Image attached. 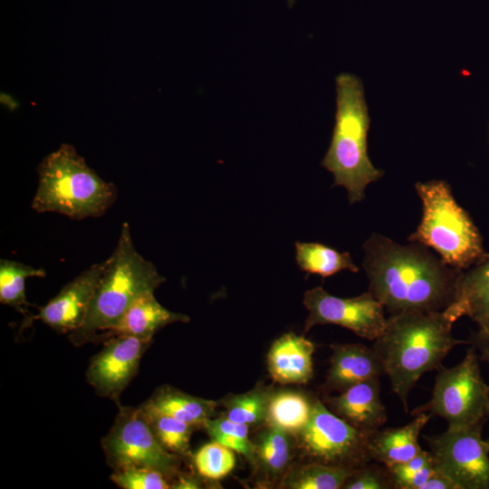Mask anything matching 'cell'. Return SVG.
Here are the masks:
<instances>
[{"mask_svg": "<svg viewBox=\"0 0 489 489\" xmlns=\"http://www.w3.org/2000/svg\"><path fill=\"white\" fill-rule=\"evenodd\" d=\"M369 291L390 315L443 312L453 302L463 271L417 242L401 244L379 234L363 244Z\"/></svg>", "mask_w": 489, "mask_h": 489, "instance_id": "1", "label": "cell"}, {"mask_svg": "<svg viewBox=\"0 0 489 489\" xmlns=\"http://www.w3.org/2000/svg\"><path fill=\"white\" fill-rule=\"evenodd\" d=\"M453 321L443 312H407L390 315L384 332L374 340L393 392L408 411L410 390L422 375L438 369L456 345Z\"/></svg>", "mask_w": 489, "mask_h": 489, "instance_id": "2", "label": "cell"}, {"mask_svg": "<svg viewBox=\"0 0 489 489\" xmlns=\"http://www.w3.org/2000/svg\"><path fill=\"white\" fill-rule=\"evenodd\" d=\"M335 123L321 166L334 177L333 187H343L349 202L365 198V188L384 172L368 154L370 118L361 80L350 72L336 76Z\"/></svg>", "mask_w": 489, "mask_h": 489, "instance_id": "3", "label": "cell"}, {"mask_svg": "<svg viewBox=\"0 0 489 489\" xmlns=\"http://www.w3.org/2000/svg\"><path fill=\"white\" fill-rule=\"evenodd\" d=\"M165 282L156 266L139 254L134 247L129 226L125 222L117 246L108 258L87 314L82 325L68 333L75 346L94 341L96 337L111 329L129 305L141 294L155 292Z\"/></svg>", "mask_w": 489, "mask_h": 489, "instance_id": "4", "label": "cell"}, {"mask_svg": "<svg viewBox=\"0 0 489 489\" xmlns=\"http://www.w3.org/2000/svg\"><path fill=\"white\" fill-rule=\"evenodd\" d=\"M38 173L32 207L39 213L54 212L72 219L98 217L116 199L114 185L89 168L70 144H62L46 156Z\"/></svg>", "mask_w": 489, "mask_h": 489, "instance_id": "5", "label": "cell"}, {"mask_svg": "<svg viewBox=\"0 0 489 489\" xmlns=\"http://www.w3.org/2000/svg\"><path fill=\"white\" fill-rule=\"evenodd\" d=\"M415 188L422 201L423 215L408 241L435 250L446 264L459 271L468 270L489 255L478 229L455 199L446 181L417 182Z\"/></svg>", "mask_w": 489, "mask_h": 489, "instance_id": "6", "label": "cell"}, {"mask_svg": "<svg viewBox=\"0 0 489 489\" xmlns=\"http://www.w3.org/2000/svg\"><path fill=\"white\" fill-rule=\"evenodd\" d=\"M421 412L444 418L448 427L484 423L489 415V386L482 378L475 347L466 350L457 365L440 369L431 399L413 414Z\"/></svg>", "mask_w": 489, "mask_h": 489, "instance_id": "7", "label": "cell"}, {"mask_svg": "<svg viewBox=\"0 0 489 489\" xmlns=\"http://www.w3.org/2000/svg\"><path fill=\"white\" fill-rule=\"evenodd\" d=\"M119 412L101 439L107 464L113 469L148 467L168 478L177 474V455L165 449L155 436L142 409L118 404Z\"/></svg>", "mask_w": 489, "mask_h": 489, "instance_id": "8", "label": "cell"}, {"mask_svg": "<svg viewBox=\"0 0 489 489\" xmlns=\"http://www.w3.org/2000/svg\"><path fill=\"white\" fill-rule=\"evenodd\" d=\"M298 435L302 450L316 463L356 469L371 460V434L353 427L320 400L312 403L311 417Z\"/></svg>", "mask_w": 489, "mask_h": 489, "instance_id": "9", "label": "cell"}, {"mask_svg": "<svg viewBox=\"0 0 489 489\" xmlns=\"http://www.w3.org/2000/svg\"><path fill=\"white\" fill-rule=\"evenodd\" d=\"M482 426L448 427L425 437L436 469L457 489H489V447L482 438Z\"/></svg>", "mask_w": 489, "mask_h": 489, "instance_id": "10", "label": "cell"}, {"mask_svg": "<svg viewBox=\"0 0 489 489\" xmlns=\"http://www.w3.org/2000/svg\"><path fill=\"white\" fill-rule=\"evenodd\" d=\"M302 302L309 312L305 332L315 325L334 324L374 341L387 326L385 308L369 291L356 297L340 298L321 287H314L305 292Z\"/></svg>", "mask_w": 489, "mask_h": 489, "instance_id": "11", "label": "cell"}, {"mask_svg": "<svg viewBox=\"0 0 489 489\" xmlns=\"http://www.w3.org/2000/svg\"><path fill=\"white\" fill-rule=\"evenodd\" d=\"M152 340L118 335L104 340L90 360L86 379L97 395L119 404L120 396L136 376Z\"/></svg>", "mask_w": 489, "mask_h": 489, "instance_id": "12", "label": "cell"}, {"mask_svg": "<svg viewBox=\"0 0 489 489\" xmlns=\"http://www.w3.org/2000/svg\"><path fill=\"white\" fill-rule=\"evenodd\" d=\"M108 264V258L91 265L64 285L59 293L32 317L60 333H70L85 319L96 286Z\"/></svg>", "mask_w": 489, "mask_h": 489, "instance_id": "13", "label": "cell"}, {"mask_svg": "<svg viewBox=\"0 0 489 489\" xmlns=\"http://www.w3.org/2000/svg\"><path fill=\"white\" fill-rule=\"evenodd\" d=\"M327 402L334 414L365 433L376 432L388 419L379 378L357 383Z\"/></svg>", "mask_w": 489, "mask_h": 489, "instance_id": "14", "label": "cell"}, {"mask_svg": "<svg viewBox=\"0 0 489 489\" xmlns=\"http://www.w3.org/2000/svg\"><path fill=\"white\" fill-rule=\"evenodd\" d=\"M326 387L344 391L348 388L384 373L380 360L374 350L360 343L331 346Z\"/></svg>", "mask_w": 489, "mask_h": 489, "instance_id": "15", "label": "cell"}, {"mask_svg": "<svg viewBox=\"0 0 489 489\" xmlns=\"http://www.w3.org/2000/svg\"><path fill=\"white\" fill-rule=\"evenodd\" d=\"M187 321L188 316L166 309L155 298L154 292H147L129 305L111 329L99 334L95 340H105L118 335L153 340V336L165 326Z\"/></svg>", "mask_w": 489, "mask_h": 489, "instance_id": "16", "label": "cell"}, {"mask_svg": "<svg viewBox=\"0 0 489 489\" xmlns=\"http://www.w3.org/2000/svg\"><path fill=\"white\" fill-rule=\"evenodd\" d=\"M314 344L303 336L286 333L278 338L268 352V369L272 378L283 384H302L313 374Z\"/></svg>", "mask_w": 489, "mask_h": 489, "instance_id": "17", "label": "cell"}, {"mask_svg": "<svg viewBox=\"0 0 489 489\" xmlns=\"http://www.w3.org/2000/svg\"><path fill=\"white\" fill-rule=\"evenodd\" d=\"M415 416L412 421L403 427L379 429L371 434L369 441L371 460L391 467L408 461L422 450L418 437L431 415L421 412Z\"/></svg>", "mask_w": 489, "mask_h": 489, "instance_id": "18", "label": "cell"}, {"mask_svg": "<svg viewBox=\"0 0 489 489\" xmlns=\"http://www.w3.org/2000/svg\"><path fill=\"white\" fill-rule=\"evenodd\" d=\"M443 312L453 322L462 316L475 321L489 317V255L474 268L463 271L454 302Z\"/></svg>", "mask_w": 489, "mask_h": 489, "instance_id": "19", "label": "cell"}, {"mask_svg": "<svg viewBox=\"0 0 489 489\" xmlns=\"http://www.w3.org/2000/svg\"><path fill=\"white\" fill-rule=\"evenodd\" d=\"M143 408L170 416L196 427L211 418L216 402L191 396L170 387H162L141 405Z\"/></svg>", "mask_w": 489, "mask_h": 489, "instance_id": "20", "label": "cell"}, {"mask_svg": "<svg viewBox=\"0 0 489 489\" xmlns=\"http://www.w3.org/2000/svg\"><path fill=\"white\" fill-rule=\"evenodd\" d=\"M312 403L297 391L273 393L269 400L265 421L287 433L299 434L311 417Z\"/></svg>", "mask_w": 489, "mask_h": 489, "instance_id": "21", "label": "cell"}, {"mask_svg": "<svg viewBox=\"0 0 489 489\" xmlns=\"http://www.w3.org/2000/svg\"><path fill=\"white\" fill-rule=\"evenodd\" d=\"M296 263L299 267L321 277L331 276L342 270L359 272L348 252H339L320 243L296 242Z\"/></svg>", "mask_w": 489, "mask_h": 489, "instance_id": "22", "label": "cell"}, {"mask_svg": "<svg viewBox=\"0 0 489 489\" xmlns=\"http://www.w3.org/2000/svg\"><path fill=\"white\" fill-rule=\"evenodd\" d=\"M354 470L314 462L288 473L283 486L292 489H339Z\"/></svg>", "mask_w": 489, "mask_h": 489, "instance_id": "23", "label": "cell"}, {"mask_svg": "<svg viewBox=\"0 0 489 489\" xmlns=\"http://www.w3.org/2000/svg\"><path fill=\"white\" fill-rule=\"evenodd\" d=\"M42 268H35L18 262L1 259L0 261V302L14 308L22 313L30 305L25 296V280L29 277H44Z\"/></svg>", "mask_w": 489, "mask_h": 489, "instance_id": "24", "label": "cell"}, {"mask_svg": "<svg viewBox=\"0 0 489 489\" xmlns=\"http://www.w3.org/2000/svg\"><path fill=\"white\" fill-rule=\"evenodd\" d=\"M144 416L162 446L174 455H185L189 451V440L196 427L170 416L159 414L141 406Z\"/></svg>", "mask_w": 489, "mask_h": 489, "instance_id": "25", "label": "cell"}, {"mask_svg": "<svg viewBox=\"0 0 489 489\" xmlns=\"http://www.w3.org/2000/svg\"><path fill=\"white\" fill-rule=\"evenodd\" d=\"M287 432L269 426L258 438L255 455L264 471L271 475L283 473L291 459V443Z\"/></svg>", "mask_w": 489, "mask_h": 489, "instance_id": "26", "label": "cell"}, {"mask_svg": "<svg viewBox=\"0 0 489 489\" xmlns=\"http://www.w3.org/2000/svg\"><path fill=\"white\" fill-rule=\"evenodd\" d=\"M271 393L255 388L226 399L225 417L236 423L254 425L266 419Z\"/></svg>", "mask_w": 489, "mask_h": 489, "instance_id": "27", "label": "cell"}, {"mask_svg": "<svg viewBox=\"0 0 489 489\" xmlns=\"http://www.w3.org/2000/svg\"><path fill=\"white\" fill-rule=\"evenodd\" d=\"M248 427L225 417L216 419L209 418L203 427L206 428L212 440L254 461L255 459V445L249 439Z\"/></svg>", "mask_w": 489, "mask_h": 489, "instance_id": "28", "label": "cell"}, {"mask_svg": "<svg viewBox=\"0 0 489 489\" xmlns=\"http://www.w3.org/2000/svg\"><path fill=\"white\" fill-rule=\"evenodd\" d=\"M193 459L198 474L210 480L224 478L235 465L234 451L214 440L201 446Z\"/></svg>", "mask_w": 489, "mask_h": 489, "instance_id": "29", "label": "cell"}, {"mask_svg": "<svg viewBox=\"0 0 489 489\" xmlns=\"http://www.w3.org/2000/svg\"><path fill=\"white\" fill-rule=\"evenodd\" d=\"M110 479L123 489H168L171 484L161 472L148 467L114 470Z\"/></svg>", "mask_w": 489, "mask_h": 489, "instance_id": "30", "label": "cell"}, {"mask_svg": "<svg viewBox=\"0 0 489 489\" xmlns=\"http://www.w3.org/2000/svg\"><path fill=\"white\" fill-rule=\"evenodd\" d=\"M344 489H388L394 488L391 476L384 465H369L356 468L342 485Z\"/></svg>", "mask_w": 489, "mask_h": 489, "instance_id": "31", "label": "cell"}, {"mask_svg": "<svg viewBox=\"0 0 489 489\" xmlns=\"http://www.w3.org/2000/svg\"><path fill=\"white\" fill-rule=\"evenodd\" d=\"M432 460L433 456L431 453L422 449L417 455L408 461L391 467H387L391 476L394 488L403 489L405 484L411 476Z\"/></svg>", "mask_w": 489, "mask_h": 489, "instance_id": "32", "label": "cell"}, {"mask_svg": "<svg viewBox=\"0 0 489 489\" xmlns=\"http://www.w3.org/2000/svg\"><path fill=\"white\" fill-rule=\"evenodd\" d=\"M436 466L434 459L416 472L405 484L403 489H421V486L435 472Z\"/></svg>", "mask_w": 489, "mask_h": 489, "instance_id": "33", "label": "cell"}, {"mask_svg": "<svg viewBox=\"0 0 489 489\" xmlns=\"http://www.w3.org/2000/svg\"><path fill=\"white\" fill-rule=\"evenodd\" d=\"M436 466V465H435ZM421 489H457L455 484L436 467L431 476L421 486Z\"/></svg>", "mask_w": 489, "mask_h": 489, "instance_id": "34", "label": "cell"}, {"mask_svg": "<svg viewBox=\"0 0 489 489\" xmlns=\"http://www.w3.org/2000/svg\"><path fill=\"white\" fill-rule=\"evenodd\" d=\"M473 342L475 348L480 350L482 358L489 364V336L478 331L474 336Z\"/></svg>", "mask_w": 489, "mask_h": 489, "instance_id": "35", "label": "cell"}, {"mask_svg": "<svg viewBox=\"0 0 489 489\" xmlns=\"http://www.w3.org/2000/svg\"><path fill=\"white\" fill-rule=\"evenodd\" d=\"M201 487L199 480L189 475H179L177 481L171 484L176 489H197Z\"/></svg>", "mask_w": 489, "mask_h": 489, "instance_id": "36", "label": "cell"}, {"mask_svg": "<svg viewBox=\"0 0 489 489\" xmlns=\"http://www.w3.org/2000/svg\"><path fill=\"white\" fill-rule=\"evenodd\" d=\"M479 331L489 336V317L482 318L476 321Z\"/></svg>", "mask_w": 489, "mask_h": 489, "instance_id": "37", "label": "cell"}, {"mask_svg": "<svg viewBox=\"0 0 489 489\" xmlns=\"http://www.w3.org/2000/svg\"><path fill=\"white\" fill-rule=\"evenodd\" d=\"M486 444L488 445V447H489V437L485 440Z\"/></svg>", "mask_w": 489, "mask_h": 489, "instance_id": "38", "label": "cell"}]
</instances>
